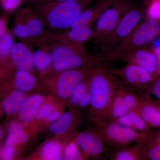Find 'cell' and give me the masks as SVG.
Returning <instances> with one entry per match:
<instances>
[{
	"label": "cell",
	"mask_w": 160,
	"mask_h": 160,
	"mask_svg": "<svg viewBox=\"0 0 160 160\" xmlns=\"http://www.w3.org/2000/svg\"><path fill=\"white\" fill-rule=\"evenodd\" d=\"M116 76L102 66L94 67L89 78L88 89L91 98L92 119L101 122L122 86Z\"/></svg>",
	"instance_id": "6da1fadb"
},
{
	"label": "cell",
	"mask_w": 160,
	"mask_h": 160,
	"mask_svg": "<svg viewBox=\"0 0 160 160\" xmlns=\"http://www.w3.org/2000/svg\"><path fill=\"white\" fill-rule=\"evenodd\" d=\"M98 0H76L41 3L30 6L45 26L53 30L69 29L83 11Z\"/></svg>",
	"instance_id": "7a4b0ae2"
},
{
	"label": "cell",
	"mask_w": 160,
	"mask_h": 160,
	"mask_svg": "<svg viewBox=\"0 0 160 160\" xmlns=\"http://www.w3.org/2000/svg\"><path fill=\"white\" fill-rule=\"evenodd\" d=\"M107 146L112 149L145 142L155 134L152 132L135 131L114 122L101 121L94 124Z\"/></svg>",
	"instance_id": "3957f363"
},
{
	"label": "cell",
	"mask_w": 160,
	"mask_h": 160,
	"mask_svg": "<svg viewBox=\"0 0 160 160\" xmlns=\"http://www.w3.org/2000/svg\"><path fill=\"white\" fill-rule=\"evenodd\" d=\"M159 30V26L155 20L145 21L136 27L125 39L106 53V58L109 60H114L119 56L140 48L152 40Z\"/></svg>",
	"instance_id": "277c9868"
},
{
	"label": "cell",
	"mask_w": 160,
	"mask_h": 160,
	"mask_svg": "<svg viewBox=\"0 0 160 160\" xmlns=\"http://www.w3.org/2000/svg\"><path fill=\"white\" fill-rule=\"evenodd\" d=\"M134 6V2L130 0H117L98 19L96 28L92 31L89 40L98 44L105 39L115 28L122 18L121 15Z\"/></svg>",
	"instance_id": "5b68a950"
},
{
	"label": "cell",
	"mask_w": 160,
	"mask_h": 160,
	"mask_svg": "<svg viewBox=\"0 0 160 160\" xmlns=\"http://www.w3.org/2000/svg\"><path fill=\"white\" fill-rule=\"evenodd\" d=\"M142 11L138 7H133L126 12L109 35L98 44L105 54L112 50L134 29L142 19Z\"/></svg>",
	"instance_id": "8992f818"
},
{
	"label": "cell",
	"mask_w": 160,
	"mask_h": 160,
	"mask_svg": "<svg viewBox=\"0 0 160 160\" xmlns=\"http://www.w3.org/2000/svg\"><path fill=\"white\" fill-rule=\"evenodd\" d=\"M45 25L29 6L18 11L11 31L22 41L34 38L45 32Z\"/></svg>",
	"instance_id": "52a82bcc"
},
{
	"label": "cell",
	"mask_w": 160,
	"mask_h": 160,
	"mask_svg": "<svg viewBox=\"0 0 160 160\" xmlns=\"http://www.w3.org/2000/svg\"><path fill=\"white\" fill-rule=\"evenodd\" d=\"M115 75L121 78L126 86L135 89L138 96L144 94L154 80V77L142 67L130 63L118 69H109Z\"/></svg>",
	"instance_id": "ba28073f"
},
{
	"label": "cell",
	"mask_w": 160,
	"mask_h": 160,
	"mask_svg": "<svg viewBox=\"0 0 160 160\" xmlns=\"http://www.w3.org/2000/svg\"><path fill=\"white\" fill-rule=\"evenodd\" d=\"M92 68H82L59 72L56 80L58 95L63 99L69 98L77 87L86 78H89Z\"/></svg>",
	"instance_id": "9c48e42d"
},
{
	"label": "cell",
	"mask_w": 160,
	"mask_h": 160,
	"mask_svg": "<svg viewBox=\"0 0 160 160\" xmlns=\"http://www.w3.org/2000/svg\"><path fill=\"white\" fill-rule=\"evenodd\" d=\"M75 140L78 147L88 157L103 160L109 156L107 145L96 128L93 131L81 132Z\"/></svg>",
	"instance_id": "30bf717a"
},
{
	"label": "cell",
	"mask_w": 160,
	"mask_h": 160,
	"mask_svg": "<svg viewBox=\"0 0 160 160\" xmlns=\"http://www.w3.org/2000/svg\"><path fill=\"white\" fill-rule=\"evenodd\" d=\"M117 0H98L95 3L83 10L69 29L91 26L92 23L98 19L106 9L111 7Z\"/></svg>",
	"instance_id": "8fae6325"
},
{
	"label": "cell",
	"mask_w": 160,
	"mask_h": 160,
	"mask_svg": "<svg viewBox=\"0 0 160 160\" xmlns=\"http://www.w3.org/2000/svg\"><path fill=\"white\" fill-rule=\"evenodd\" d=\"M114 60L138 65L153 76L156 75V60L154 54L140 48L119 56Z\"/></svg>",
	"instance_id": "7c38bea8"
},
{
	"label": "cell",
	"mask_w": 160,
	"mask_h": 160,
	"mask_svg": "<svg viewBox=\"0 0 160 160\" xmlns=\"http://www.w3.org/2000/svg\"><path fill=\"white\" fill-rule=\"evenodd\" d=\"M136 111L150 128H160V103L146 95L139 96Z\"/></svg>",
	"instance_id": "4fadbf2b"
},
{
	"label": "cell",
	"mask_w": 160,
	"mask_h": 160,
	"mask_svg": "<svg viewBox=\"0 0 160 160\" xmlns=\"http://www.w3.org/2000/svg\"><path fill=\"white\" fill-rule=\"evenodd\" d=\"M9 60L17 70L29 72L34 67L33 52L24 42H15L9 52Z\"/></svg>",
	"instance_id": "5bb4252c"
},
{
	"label": "cell",
	"mask_w": 160,
	"mask_h": 160,
	"mask_svg": "<svg viewBox=\"0 0 160 160\" xmlns=\"http://www.w3.org/2000/svg\"><path fill=\"white\" fill-rule=\"evenodd\" d=\"M43 101L44 98L39 94L33 95L26 99L18 111L20 119L25 123L31 122L35 117Z\"/></svg>",
	"instance_id": "9a60e30c"
},
{
	"label": "cell",
	"mask_w": 160,
	"mask_h": 160,
	"mask_svg": "<svg viewBox=\"0 0 160 160\" xmlns=\"http://www.w3.org/2000/svg\"><path fill=\"white\" fill-rule=\"evenodd\" d=\"M142 144L135 143L113 149L108 157L112 160H142Z\"/></svg>",
	"instance_id": "2e32d148"
},
{
	"label": "cell",
	"mask_w": 160,
	"mask_h": 160,
	"mask_svg": "<svg viewBox=\"0 0 160 160\" xmlns=\"http://www.w3.org/2000/svg\"><path fill=\"white\" fill-rule=\"evenodd\" d=\"M114 122L135 131L142 132L152 131L151 128L145 122L136 110L129 112Z\"/></svg>",
	"instance_id": "e0dca14e"
},
{
	"label": "cell",
	"mask_w": 160,
	"mask_h": 160,
	"mask_svg": "<svg viewBox=\"0 0 160 160\" xmlns=\"http://www.w3.org/2000/svg\"><path fill=\"white\" fill-rule=\"evenodd\" d=\"M122 86V85L120 87L101 121L114 122L129 112L123 103Z\"/></svg>",
	"instance_id": "ac0fdd59"
},
{
	"label": "cell",
	"mask_w": 160,
	"mask_h": 160,
	"mask_svg": "<svg viewBox=\"0 0 160 160\" xmlns=\"http://www.w3.org/2000/svg\"><path fill=\"white\" fill-rule=\"evenodd\" d=\"M69 29L59 32L60 37L70 42L79 45H82L83 43L90 39L93 31L90 26H88Z\"/></svg>",
	"instance_id": "d6986e66"
},
{
	"label": "cell",
	"mask_w": 160,
	"mask_h": 160,
	"mask_svg": "<svg viewBox=\"0 0 160 160\" xmlns=\"http://www.w3.org/2000/svg\"><path fill=\"white\" fill-rule=\"evenodd\" d=\"M142 160H160V136L155 134L142 144Z\"/></svg>",
	"instance_id": "ffe728a7"
},
{
	"label": "cell",
	"mask_w": 160,
	"mask_h": 160,
	"mask_svg": "<svg viewBox=\"0 0 160 160\" xmlns=\"http://www.w3.org/2000/svg\"><path fill=\"white\" fill-rule=\"evenodd\" d=\"M36 79L29 72L17 70L14 75L13 85L17 90L27 92L34 88Z\"/></svg>",
	"instance_id": "44dd1931"
},
{
	"label": "cell",
	"mask_w": 160,
	"mask_h": 160,
	"mask_svg": "<svg viewBox=\"0 0 160 160\" xmlns=\"http://www.w3.org/2000/svg\"><path fill=\"white\" fill-rule=\"evenodd\" d=\"M26 96L23 92L15 90L12 92L3 102V108L7 114H12L19 111Z\"/></svg>",
	"instance_id": "7402d4cb"
},
{
	"label": "cell",
	"mask_w": 160,
	"mask_h": 160,
	"mask_svg": "<svg viewBox=\"0 0 160 160\" xmlns=\"http://www.w3.org/2000/svg\"><path fill=\"white\" fill-rule=\"evenodd\" d=\"M73 119V114L71 112H64L50 125L49 131L52 134L57 135L64 134L71 127Z\"/></svg>",
	"instance_id": "603a6c76"
},
{
	"label": "cell",
	"mask_w": 160,
	"mask_h": 160,
	"mask_svg": "<svg viewBox=\"0 0 160 160\" xmlns=\"http://www.w3.org/2000/svg\"><path fill=\"white\" fill-rule=\"evenodd\" d=\"M28 139V135L23 131L19 123L13 122L9 126V133L6 144L13 146L20 143L25 142Z\"/></svg>",
	"instance_id": "cb8c5ba5"
},
{
	"label": "cell",
	"mask_w": 160,
	"mask_h": 160,
	"mask_svg": "<svg viewBox=\"0 0 160 160\" xmlns=\"http://www.w3.org/2000/svg\"><path fill=\"white\" fill-rule=\"evenodd\" d=\"M33 66L38 71L44 72L49 69L52 61L49 52L40 48L33 52Z\"/></svg>",
	"instance_id": "d4e9b609"
},
{
	"label": "cell",
	"mask_w": 160,
	"mask_h": 160,
	"mask_svg": "<svg viewBox=\"0 0 160 160\" xmlns=\"http://www.w3.org/2000/svg\"><path fill=\"white\" fill-rule=\"evenodd\" d=\"M15 38L11 30L8 29L0 38V63L9 60V52L15 43Z\"/></svg>",
	"instance_id": "484cf974"
},
{
	"label": "cell",
	"mask_w": 160,
	"mask_h": 160,
	"mask_svg": "<svg viewBox=\"0 0 160 160\" xmlns=\"http://www.w3.org/2000/svg\"><path fill=\"white\" fill-rule=\"evenodd\" d=\"M123 102L128 112L136 110L140 102V98L135 89L130 86L123 85Z\"/></svg>",
	"instance_id": "4316f807"
},
{
	"label": "cell",
	"mask_w": 160,
	"mask_h": 160,
	"mask_svg": "<svg viewBox=\"0 0 160 160\" xmlns=\"http://www.w3.org/2000/svg\"><path fill=\"white\" fill-rule=\"evenodd\" d=\"M41 155L43 159L59 160L62 159V147L59 143L54 141L48 142L43 146Z\"/></svg>",
	"instance_id": "83f0119b"
},
{
	"label": "cell",
	"mask_w": 160,
	"mask_h": 160,
	"mask_svg": "<svg viewBox=\"0 0 160 160\" xmlns=\"http://www.w3.org/2000/svg\"><path fill=\"white\" fill-rule=\"evenodd\" d=\"M64 159L66 160H80L82 157L79 150V147L76 142H72L66 146L63 154Z\"/></svg>",
	"instance_id": "f1b7e54d"
},
{
	"label": "cell",
	"mask_w": 160,
	"mask_h": 160,
	"mask_svg": "<svg viewBox=\"0 0 160 160\" xmlns=\"http://www.w3.org/2000/svg\"><path fill=\"white\" fill-rule=\"evenodd\" d=\"M89 78L80 83L72 92L70 98V103L72 106H77L81 98L88 90Z\"/></svg>",
	"instance_id": "f546056e"
},
{
	"label": "cell",
	"mask_w": 160,
	"mask_h": 160,
	"mask_svg": "<svg viewBox=\"0 0 160 160\" xmlns=\"http://www.w3.org/2000/svg\"><path fill=\"white\" fill-rule=\"evenodd\" d=\"M24 3V0H0V7L6 15L11 14Z\"/></svg>",
	"instance_id": "4dcf8cb0"
},
{
	"label": "cell",
	"mask_w": 160,
	"mask_h": 160,
	"mask_svg": "<svg viewBox=\"0 0 160 160\" xmlns=\"http://www.w3.org/2000/svg\"><path fill=\"white\" fill-rule=\"evenodd\" d=\"M154 80L144 94L160 103V78L155 81Z\"/></svg>",
	"instance_id": "1f68e13d"
},
{
	"label": "cell",
	"mask_w": 160,
	"mask_h": 160,
	"mask_svg": "<svg viewBox=\"0 0 160 160\" xmlns=\"http://www.w3.org/2000/svg\"><path fill=\"white\" fill-rule=\"evenodd\" d=\"M148 14L151 19H160V0H152L148 9Z\"/></svg>",
	"instance_id": "d6a6232c"
},
{
	"label": "cell",
	"mask_w": 160,
	"mask_h": 160,
	"mask_svg": "<svg viewBox=\"0 0 160 160\" xmlns=\"http://www.w3.org/2000/svg\"><path fill=\"white\" fill-rule=\"evenodd\" d=\"M54 108L53 105L49 104H44L40 106L36 115V118L38 120L46 118L53 111Z\"/></svg>",
	"instance_id": "836d02e7"
},
{
	"label": "cell",
	"mask_w": 160,
	"mask_h": 160,
	"mask_svg": "<svg viewBox=\"0 0 160 160\" xmlns=\"http://www.w3.org/2000/svg\"><path fill=\"white\" fill-rule=\"evenodd\" d=\"M14 153V149L13 146L6 144V146L0 152V158L3 160H11Z\"/></svg>",
	"instance_id": "e575fe53"
},
{
	"label": "cell",
	"mask_w": 160,
	"mask_h": 160,
	"mask_svg": "<svg viewBox=\"0 0 160 160\" xmlns=\"http://www.w3.org/2000/svg\"><path fill=\"white\" fill-rule=\"evenodd\" d=\"M91 102V96L89 93V89H88L80 100L78 105L80 108H85L88 106H90Z\"/></svg>",
	"instance_id": "d590c367"
},
{
	"label": "cell",
	"mask_w": 160,
	"mask_h": 160,
	"mask_svg": "<svg viewBox=\"0 0 160 160\" xmlns=\"http://www.w3.org/2000/svg\"><path fill=\"white\" fill-rule=\"evenodd\" d=\"M76 1V0H24V3L28 5H37L41 3L51 2H63L68 1Z\"/></svg>",
	"instance_id": "8d00e7d4"
},
{
	"label": "cell",
	"mask_w": 160,
	"mask_h": 160,
	"mask_svg": "<svg viewBox=\"0 0 160 160\" xmlns=\"http://www.w3.org/2000/svg\"><path fill=\"white\" fill-rule=\"evenodd\" d=\"M154 55L156 60V75L160 78V48H155Z\"/></svg>",
	"instance_id": "74e56055"
},
{
	"label": "cell",
	"mask_w": 160,
	"mask_h": 160,
	"mask_svg": "<svg viewBox=\"0 0 160 160\" xmlns=\"http://www.w3.org/2000/svg\"><path fill=\"white\" fill-rule=\"evenodd\" d=\"M7 22L5 17H0V38L4 35L8 29Z\"/></svg>",
	"instance_id": "f35d334b"
},
{
	"label": "cell",
	"mask_w": 160,
	"mask_h": 160,
	"mask_svg": "<svg viewBox=\"0 0 160 160\" xmlns=\"http://www.w3.org/2000/svg\"><path fill=\"white\" fill-rule=\"evenodd\" d=\"M60 113L58 111H52L49 115L46 118V119L50 122H53L60 117Z\"/></svg>",
	"instance_id": "ab89813d"
},
{
	"label": "cell",
	"mask_w": 160,
	"mask_h": 160,
	"mask_svg": "<svg viewBox=\"0 0 160 160\" xmlns=\"http://www.w3.org/2000/svg\"><path fill=\"white\" fill-rule=\"evenodd\" d=\"M153 46L155 48H160V38L156 40L153 42Z\"/></svg>",
	"instance_id": "60d3db41"
},
{
	"label": "cell",
	"mask_w": 160,
	"mask_h": 160,
	"mask_svg": "<svg viewBox=\"0 0 160 160\" xmlns=\"http://www.w3.org/2000/svg\"><path fill=\"white\" fill-rule=\"evenodd\" d=\"M2 130L1 128H0V139H1V137H2Z\"/></svg>",
	"instance_id": "b9f144b4"
},
{
	"label": "cell",
	"mask_w": 160,
	"mask_h": 160,
	"mask_svg": "<svg viewBox=\"0 0 160 160\" xmlns=\"http://www.w3.org/2000/svg\"><path fill=\"white\" fill-rule=\"evenodd\" d=\"M158 134L160 136V131L159 132Z\"/></svg>",
	"instance_id": "7bdbcfd3"
},
{
	"label": "cell",
	"mask_w": 160,
	"mask_h": 160,
	"mask_svg": "<svg viewBox=\"0 0 160 160\" xmlns=\"http://www.w3.org/2000/svg\"><path fill=\"white\" fill-rule=\"evenodd\" d=\"M149 1H152V0H149Z\"/></svg>",
	"instance_id": "ee69618b"
}]
</instances>
